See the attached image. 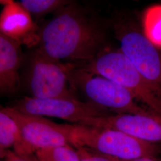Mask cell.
I'll use <instances>...</instances> for the list:
<instances>
[{
  "mask_svg": "<svg viewBox=\"0 0 161 161\" xmlns=\"http://www.w3.org/2000/svg\"><path fill=\"white\" fill-rule=\"evenodd\" d=\"M36 45L47 56L75 65L92 60L108 48L99 16L73 1L58 9L43 26Z\"/></svg>",
  "mask_w": 161,
  "mask_h": 161,
  "instance_id": "obj_1",
  "label": "cell"
},
{
  "mask_svg": "<svg viewBox=\"0 0 161 161\" xmlns=\"http://www.w3.org/2000/svg\"><path fill=\"white\" fill-rule=\"evenodd\" d=\"M75 66L115 82L128 90L137 101L161 113V87L145 78L120 49L108 47L92 60Z\"/></svg>",
  "mask_w": 161,
  "mask_h": 161,
  "instance_id": "obj_2",
  "label": "cell"
},
{
  "mask_svg": "<svg viewBox=\"0 0 161 161\" xmlns=\"http://www.w3.org/2000/svg\"><path fill=\"white\" fill-rule=\"evenodd\" d=\"M69 140L73 147H86L124 161L145 156H157L160 149L152 144L118 130L78 124H68Z\"/></svg>",
  "mask_w": 161,
  "mask_h": 161,
  "instance_id": "obj_3",
  "label": "cell"
},
{
  "mask_svg": "<svg viewBox=\"0 0 161 161\" xmlns=\"http://www.w3.org/2000/svg\"><path fill=\"white\" fill-rule=\"evenodd\" d=\"M112 23L121 52L145 78L161 87V48L150 40L143 29L127 14H117Z\"/></svg>",
  "mask_w": 161,
  "mask_h": 161,
  "instance_id": "obj_4",
  "label": "cell"
},
{
  "mask_svg": "<svg viewBox=\"0 0 161 161\" xmlns=\"http://www.w3.org/2000/svg\"><path fill=\"white\" fill-rule=\"evenodd\" d=\"M69 84L72 91L77 90L98 106L116 114H146V110L137 103L124 88L104 77L87 72L70 64Z\"/></svg>",
  "mask_w": 161,
  "mask_h": 161,
  "instance_id": "obj_5",
  "label": "cell"
},
{
  "mask_svg": "<svg viewBox=\"0 0 161 161\" xmlns=\"http://www.w3.org/2000/svg\"><path fill=\"white\" fill-rule=\"evenodd\" d=\"M70 64L50 58L36 48L29 64L27 83L31 97L76 98L70 89Z\"/></svg>",
  "mask_w": 161,
  "mask_h": 161,
  "instance_id": "obj_6",
  "label": "cell"
},
{
  "mask_svg": "<svg viewBox=\"0 0 161 161\" xmlns=\"http://www.w3.org/2000/svg\"><path fill=\"white\" fill-rule=\"evenodd\" d=\"M10 107L26 114L58 118L78 125L90 118L114 114L91 102L77 98L25 97L15 101Z\"/></svg>",
  "mask_w": 161,
  "mask_h": 161,
  "instance_id": "obj_7",
  "label": "cell"
},
{
  "mask_svg": "<svg viewBox=\"0 0 161 161\" xmlns=\"http://www.w3.org/2000/svg\"><path fill=\"white\" fill-rule=\"evenodd\" d=\"M16 122L23 138L36 150L70 144L68 124H58L43 116L26 114L10 106L2 108Z\"/></svg>",
  "mask_w": 161,
  "mask_h": 161,
  "instance_id": "obj_8",
  "label": "cell"
},
{
  "mask_svg": "<svg viewBox=\"0 0 161 161\" xmlns=\"http://www.w3.org/2000/svg\"><path fill=\"white\" fill-rule=\"evenodd\" d=\"M81 125L113 129L149 143H161V113L153 110L146 114H114L92 118Z\"/></svg>",
  "mask_w": 161,
  "mask_h": 161,
  "instance_id": "obj_9",
  "label": "cell"
},
{
  "mask_svg": "<svg viewBox=\"0 0 161 161\" xmlns=\"http://www.w3.org/2000/svg\"><path fill=\"white\" fill-rule=\"evenodd\" d=\"M4 7L0 16L1 32L21 44L34 45L38 42L36 26L31 14L20 3L1 1Z\"/></svg>",
  "mask_w": 161,
  "mask_h": 161,
  "instance_id": "obj_10",
  "label": "cell"
},
{
  "mask_svg": "<svg viewBox=\"0 0 161 161\" xmlns=\"http://www.w3.org/2000/svg\"><path fill=\"white\" fill-rule=\"evenodd\" d=\"M21 43L0 33V92L15 94L19 89V69L22 61Z\"/></svg>",
  "mask_w": 161,
  "mask_h": 161,
  "instance_id": "obj_11",
  "label": "cell"
},
{
  "mask_svg": "<svg viewBox=\"0 0 161 161\" xmlns=\"http://www.w3.org/2000/svg\"><path fill=\"white\" fill-rule=\"evenodd\" d=\"M13 147L14 152L20 155L35 154L23 138L16 122L3 110L0 111V154L3 158L7 151Z\"/></svg>",
  "mask_w": 161,
  "mask_h": 161,
  "instance_id": "obj_12",
  "label": "cell"
},
{
  "mask_svg": "<svg viewBox=\"0 0 161 161\" xmlns=\"http://www.w3.org/2000/svg\"><path fill=\"white\" fill-rule=\"evenodd\" d=\"M143 30L146 36L161 48V5L152 6L144 13Z\"/></svg>",
  "mask_w": 161,
  "mask_h": 161,
  "instance_id": "obj_13",
  "label": "cell"
},
{
  "mask_svg": "<svg viewBox=\"0 0 161 161\" xmlns=\"http://www.w3.org/2000/svg\"><path fill=\"white\" fill-rule=\"evenodd\" d=\"M38 161H81L77 150L72 145H62L36 150Z\"/></svg>",
  "mask_w": 161,
  "mask_h": 161,
  "instance_id": "obj_14",
  "label": "cell"
},
{
  "mask_svg": "<svg viewBox=\"0 0 161 161\" xmlns=\"http://www.w3.org/2000/svg\"><path fill=\"white\" fill-rule=\"evenodd\" d=\"M71 2L66 0H22L20 4L31 14L40 16L56 12Z\"/></svg>",
  "mask_w": 161,
  "mask_h": 161,
  "instance_id": "obj_15",
  "label": "cell"
},
{
  "mask_svg": "<svg viewBox=\"0 0 161 161\" xmlns=\"http://www.w3.org/2000/svg\"><path fill=\"white\" fill-rule=\"evenodd\" d=\"M81 161H124L110 156L98 153L86 147H75Z\"/></svg>",
  "mask_w": 161,
  "mask_h": 161,
  "instance_id": "obj_16",
  "label": "cell"
},
{
  "mask_svg": "<svg viewBox=\"0 0 161 161\" xmlns=\"http://www.w3.org/2000/svg\"><path fill=\"white\" fill-rule=\"evenodd\" d=\"M4 161H38L35 154L20 155L10 150L7 151L3 157Z\"/></svg>",
  "mask_w": 161,
  "mask_h": 161,
  "instance_id": "obj_17",
  "label": "cell"
},
{
  "mask_svg": "<svg viewBox=\"0 0 161 161\" xmlns=\"http://www.w3.org/2000/svg\"><path fill=\"white\" fill-rule=\"evenodd\" d=\"M132 161H161L157 156H145Z\"/></svg>",
  "mask_w": 161,
  "mask_h": 161,
  "instance_id": "obj_18",
  "label": "cell"
}]
</instances>
